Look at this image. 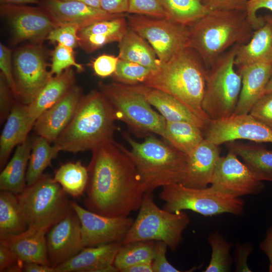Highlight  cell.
<instances>
[{
    "instance_id": "36",
    "label": "cell",
    "mask_w": 272,
    "mask_h": 272,
    "mask_svg": "<svg viewBox=\"0 0 272 272\" xmlns=\"http://www.w3.org/2000/svg\"><path fill=\"white\" fill-rule=\"evenodd\" d=\"M166 18L190 27L210 11L200 0H162Z\"/></svg>"
},
{
    "instance_id": "23",
    "label": "cell",
    "mask_w": 272,
    "mask_h": 272,
    "mask_svg": "<svg viewBox=\"0 0 272 272\" xmlns=\"http://www.w3.org/2000/svg\"><path fill=\"white\" fill-rule=\"evenodd\" d=\"M128 86L142 94L166 121L190 122L202 130L206 127L207 123L205 121L194 114L182 102L169 94L142 84Z\"/></svg>"
},
{
    "instance_id": "56",
    "label": "cell",
    "mask_w": 272,
    "mask_h": 272,
    "mask_svg": "<svg viewBox=\"0 0 272 272\" xmlns=\"http://www.w3.org/2000/svg\"><path fill=\"white\" fill-rule=\"evenodd\" d=\"M40 0H0L1 4L5 5H40Z\"/></svg>"
},
{
    "instance_id": "26",
    "label": "cell",
    "mask_w": 272,
    "mask_h": 272,
    "mask_svg": "<svg viewBox=\"0 0 272 272\" xmlns=\"http://www.w3.org/2000/svg\"><path fill=\"white\" fill-rule=\"evenodd\" d=\"M28 114L27 105L17 102L6 119L0 137V168L2 170L13 150L24 142L33 128Z\"/></svg>"
},
{
    "instance_id": "54",
    "label": "cell",
    "mask_w": 272,
    "mask_h": 272,
    "mask_svg": "<svg viewBox=\"0 0 272 272\" xmlns=\"http://www.w3.org/2000/svg\"><path fill=\"white\" fill-rule=\"evenodd\" d=\"M22 271L24 272H55V268L50 265L36 262H25Z\"/></svg>"
},
{
    "instance_id": "40",
    "label": "cell",
    "mask_w": 272,
    "mask_h": 272,
    "mask_svg": "<svg viewBox=\"0 0 272 272\" xmlns=\"http://www.w3.org/2000/svg\"><path fill=\"white\" fill-rule=\"evenodd\" d=\"M72 66L75 67L78 72H82L84 70L83 66L76 61L74 49L57 44L52 54L50 70L51 75H60Z\"/></svg>"
},
{
    "instance_id": "18",
    "label": "cell",
    "mask_w": 272,
    "mask_h": 272,
    "mask_svg": "<svg viewBox=\"0 0 272 272\" xmlns=\"http://www.w3.org/2000/svg\"><path fill=\"white\" fill-rule=\"evenodd\" d=\"M83 95L81 88L74 86L36 119L33 128L37 134L54 143L73 118Z\"/></svg>"
},
{
    "instance_id": "37",
    "label": "cell",
    "mask_w": 272,
    "mask_h": 272,
    "mask_svg": "<svg viewBox=\"0 0 272 272\" xmlns=\"http://www.w3.org/2000/svg\"><path fill=\"white\" fill-rule=\"evenodd\" d=\"M155 241H138L122 244L115 258L113 265L119 271L135 264L152 261L154 256Z\"/></svg>"
},
{
    "instance_id": "10",
    "label": "cell",
    "mask_w": 272,
    "mask_h": 272,
    "mask_svg": "<svg viewBox=\"0 0 272 272\" xmlns=\"http://www.w3.org/2000/svg\"><path fill=\"white\" fill-rule=\"evenodd\" d=\"M160 197L165 203L163 209L171 212L190 210L205 216L229 213L241 215L244 209L240 197L220 191L212 186L194 188L181 183L162 187Z\"/></svg>"
},
{
    "instance_id": "11",
    "label": "cell",
    "mask_w": 272,
    "mask_h": 272,
    "mask_svg": "<svg viewBox=\"0 0 272 272\" xmlns=\"http://www.w3.org/2000/svg\"><path fill=\"white\" fill-rule=\"evenodd\" d=\"M128 27L146 40L154 49L160 64L189 47V27L167 18L126 15Z\"/></svg>"
},
{
    "instance_id": "29",
    "label": "cell",
    "mask_w": 272,
    "mask_h": 272,
    "mask_svg": "<svg viewBox=\"0 0 272 272\" xmlns=\"http://www.w3.org/2000/svg\"><path fill=\"white\" fill-rule=\"evenodd\" d=\"M227 147L242 159L259 180L272 182V150L257 144L232 141Z\"/></svg>"
},
{
    "instance_id": "35",
    "label": "cell",
    "mask_w": 272,
    "mask_h": 272,
    "mask_svg": "<svg viewBox=\"0 0 272 272\" xmlns=\"http://www.w3.org/2000/svg\"><path fill=\"white\" fill-rule=\"evenodd\" d=\"M53 178L67 194L78 198L85 192L88 170L80 161L67 162L58 168Z\"/></svg>"
},
{
    "instance_id": "8",
    "label": "cell",
    "mask_w": 272,
    "mask_h": 272,
    "mask_svg": "<svg viewBox=\"0 0 272 272\" xmlns=\"http://www.w3.org/2000/svg\"><path fill=\"white\" fill-rule=\"evenodd\" d=\"M190 223L183 211L171 212L160 209L151 193L143 196L138 216L122 241V244L145 241L165 242L175 251L182 239V234Z\"/></svg>"
},
{
    "instance_id": "57",
    "label": "cell",
    "mask_w": 272,
    "mask_h": 272,
    "mask_svg": "<svg viewBox=\"0 0 272 272\" xmlns=\"http://www.w3.org/2000/svg\"><path fill=\"white\" fill-rule=\"evenodd\" d=\"M61 1H76L80 3H82L88 6L97 8H100V0H61Z\"/></svg>"
},
{
    "instance_id": "3",
    "label": "cell",
    "mask_w": 272,
    "mask_h": 272,
    "mask_svg": "<svg viewBox=\"0 0 272 272\" xmlns=\"http://www.w3.org/2000/svg\"><path fill=\"white\" fill-rule=\"evenodd\" d=\"M117 120L114 109L99 90L83 95L70 123L53 145L59 151L73 153L93 150L114 141Z\"/></svg>"
},
{
    "instance_id": "45",
    "label": "cell",
    "mask_w": 272,
    "mask_h": 272,
    "mask_svg": "<svg viewBox=\"0 0 272 272\" xmlns=\"http://www.w3.org/2000/svg\"><path fill=\"white\" fill-rule=\"evenodd\" d=\"M119 59L118 56L102 54L92 61L91 66L96 76L106 78L113 75Z\"/></svg>"
},
{
    "instance_id": "43",
    "label": "cell",
    "mask_w": 272,
    "mask_h": 272,
    "mask_svg": "<svg viewBox=\"0 0 272 272\" xmlns=\"http://www.w3.org/2000/svg\"><path fill=\"white\" fill-rule=\"evenodd\" d=\"M249 113L272 129V92L261 96L253 105Z\"/></svg>"
},
{
    "instance_id": "21",
    "label": "cell",
    "mask_w": 272,
    "mask_h": 272,
    "mask_svg": "<svg viewBox=\"0 0 272 272\" xmlns=\"http://www.w3.org/2000/svg\"><path fill=\"white\" fill-rule=\"evenodd\" d=\"M237 71L241 76L242 86L233 115L248 114L254 103L264 94L272 76V56Z\"/></svg>"
},
{
    "instance_id": "47",
    "label": "cell",
    "mask_w": 272,
    "mask_h": 272,
    "mask_svg": "<svg viewBox=\"0 0 272 272\" xmlns=\"http://www.w3.org/2000/svg\"><path fill=\"white\" fill-rule=\"evenodd\" d=\"M167 245L163 241H155L154 256L152 261L153 272H180L168 261L166 258Z\"/></svg>"
},
{
    "instance_id": "27",
    "label": "cell",
    "mask_w": 272,
    "mask_h": 272,
    "mask_svg": "<svg viewBox=\"0 0 272 272\" xmlns=\"http://www.w3.org/2000/svg\"><path fill=\"white\" fill-rule=\"evenodd\" d=\"M75 73L72 67L65 70L60 75L53 76L27 105L30 121L34 124L43 112L58 101L75 85Z\"/></svg>"
},
{
    "instance_id": "17",
    "label": "cell",
    "mask_w": 272,
    "mask_h": 272,
    "mask_svg": "<svg viewBox=\"0 0 272 272\" xmlns=\"http://www.w3.org/2000/svg\"><path fill=\"white\" fill-rule=\"evenodd\" d=\"M46 234L48 258L50 265L54 268L84 248L81 223L72 207L66 216L54 225Z\"/></svg>"
},
{
    "instance_id": "6",
    "label": "cell",
    "mask_w": 272,
    "mask_h": 272,
    "mask_svg": "<svg viewBox=\"0 0 272 272\" xmlns=\"http://www.w3.org/2000/svg\"><path fill=\"white\" fill-rule=\"evenodd\" d=\"M66 193L54 178L43 174L17 194L27 229L47 233L71 209Z\"/></svg>"
},
{
    "instance_id": "59",
    "label": "cell",
    "mask_w": 272,
    "mask_h": 272,
    "mask_svg": "<svg viewBox=\"0 0 272 272\" xmlns=\"http://www.w3.org/2000/svg\"><path fill=\"white\" fill-rule=\"evenodd\" d=\"M265 21L270 23L272 24V16L270 15H266L263 17Z\"/></svg>"
},
{
    "instance_id": "1",
    "label": "cell",
    "mask_w": 272,
    "mask_h": 272,
    "mask_svg": "<svg viewBox=\"0 0 272 272\" xmlns=\"http://www.w3.org/2000/svg\"><path fill=\"white\" fill-rule=\"evenodd\" d=\"M92 152L86 209L110 217L128 216L139 210L146 190L131 159L114 141Z\"/></svg>"
},
{
    "instance_id": "20",
    "label": "cell",
    "mask_w": 272,
    "mask_h": 272,
    "mask_svg": "<svg viewBox=\"0 0 272 272\" xmlns=\"http://www.w3.org/2000/svg\"><path fill=\"white\" fill-rule=\"evenodd\" d=\"M122 242L84 247L77 254L55 268V272L119 271L113 265Z\"/></svg>"
},
{
    "instance_id": "42",
    "label": "cell",
    "mask_w": 272,
    "mask_h": 272,
    "mask_svg": "<svg viewBox=\"0 0 272 272\" xmlns=\"http://www.w3.org/2000/svg\"><path fill=\"white\" fill-rule=\"evenodd\" d=\"M79 29L76 25L58 26L50 32L46 40L74 49L79 46Z\"/></svg>"
},
{
    "instance_id": "13",
    "label": "cell",
    "mask_w": 272,
    "mask_h": 272,
    "mask_svg": "<svg viewBox=\"0 0 272 272\" xmlns=\"http://www.w3.org/2000/svg\"><path fill=\"white\" fill-rule=\"evenodd\" d=\"M0 14L11 26L14 44L29 41L39 44L57 26L40 6L1 4Z\"/></svg>"
},
{
    "instance_id": "31",
    "label": "cell",
    "mask_w": 272,
    "mask_h": 272,
    "mask_svg": "<svg viewBox=\"0 0 272 272\" xmlns=\"http://www.w3.org/2000/svg\"><path fill=\"white\" fill-rule=\"evenodd\" d=\"M118 43L119 59L140 64L153 71L160 66V61L151 45L129 27Z\"/></svg>"
},
{
    "instance_id": "5",
    "label": "cell",
    "mask_w": 272,
    "mask_h": 272,
    "mask_svg": "<svg viewBox=\"0 0 272 272\" xmlns=\"http://www.w3.org/2000/svg\"><path fill=\"white\" fill-rule=\"evenodd\" d=\"M123 135L130 149L117 145L133 162L147 193L159 187L182 183L186 172L187 155L152 134L141 143L126 133Z\"/></svg>"
},
{
    "instance_id": "9",
    "label": "cell",
    "mask_w": 272,
    "mask_h": 272,
    "mask_svg": "<svg viewBox=\"0 0 272 272\" xmlns=\"http://www.w3.org/2000/svg\"><path fill=\"white\" fill-rule=\"evenodd\" d=\"M98 87L114 109L117 120L140 136L155 134L163 137L166 120L142 94L119 83L100 82Z\"/></svg>"
},
{
    "instance_id": "2",
    "label": "cell",
    "mask_w": 272,
    "mask_h": 272,
    "mask_svg": "<svg viewBox=\"0 0 272 272\" xmlns=\"http://www.w3.org/2000/svg\"><path fill=\"white\" fill-rule=\"evenodd\" d=\"M207 69L199 54L186 47L161 64L142 84L174 97L207 123L202 108Z\"/></svg>"
},
{
    "instance_id": "19",
    "label": "cell",
    "mask_w": 272,
    "mask_h": 272,
    "mask_svg": "<svg viewBox=\"0 0 272 272\" xmlns=\"http://www.w3.org/2000/svg\"><path fill=\"white\" fill-rule=\"evenodd\" d=\"M40 5L57 26L76 25L80 29L96 22L125 14H109L101 8L72 1L40 0Z\"/></svg>"
},
{
    "instance_id": "32",
    "label": "cell",
    "mask_w": 272,
    "mask_h": 272,
    "mask_svg": "<svg viewBox=\"0 0 272 272\" xmlns=\"http://www.w3.org/2000/svg\"><path fill=\"white\" fill-rule=\"evenodd\" d=\"M162 137L186 155L205 140L203 131L201 128L186 121H166Z\"/></svg>"
},
{
    "instance_id": "48",
    "label": "cell",
    "mask_w": 272,
    "mask_h": 272,
    "mask_svg": "<svg viewBox=\"0 0 272 272\" xmlns=\"http://www.w3.org/2000/svg\"><path fill=\"white\" fill-rule=\"evenodd\" d=\"M24 262L9 247L0 244V271H22Z\"/></svg>"
},
{
    "instance_id": "24",
    "label": "cell",
    "mask_w": 272,
    "mask_h": 272,
    "mask_svg": "<svg viewBox=\"0 0 272 272\" xmlns=\"http://www.w3.org/2000/svg\"><path fill=\"white\" fill-rule=\"evenodd\" d=\"M125 16L126 14L97 21L80 29L79 46L92 53L108 43L119 42L128 28Z\"/></svg>"
},
{
    "instance_id": "50",
    "label": "cell",
    "mask_w": 272,
    "mask_h": 272,
    "mask_svg": "<svg viewBox=\"0 0 272 272\" xmlns=\"http://www.w3.org/2000/svg\"><path fill=\"white\" fill-rule=\"evenodd\" d=\"M253 246L248 242L236 243L233 254V262L235 265L234 271L251 272L247 264L248 256L253 251Z\"/></svg>"
},
{
    "instance_id": "22",
    "label": "cell",
    "mask_w": 272,
    "mask_h": 272,
    "mask_svg": "<svg viewBox=\"0 0 272 272\" xmlns=\"http://www.w3.org/2000/svg\"><path fill=\"white\" fill-rule=\"evenodd\" d=\"M219 146L205 139L187 155V169L182 184L194 188L210 185L221 157Z\"/></svg>"
},
{
    "instance_id": "25",
    "label": "cell",
    "mask_w": 272,
    "mask_h": 272,
    "mask_svg": "<svg viewBox=\"0 0 272 272\" xmlns=\"http://www.w3.org/2000/svg\"><path fill=\"white\" fill-rule=\"evenodd\" d=\"M46 234L27 229L18 234L0 236V244L10 248L24 262L51 266L46 247Z\"/></svg>"
},
{
    "instance_id": "46",
    "label": "cell",
    "mask_w": 272,
    "mask_h": 272,
    "mask_svg": "<svg viewBox=\"0 0 272 272\" xmlns=\"http://www.w3.org/2000/svg\"><path fill=\"white\" fill-rule=\"evenodd\" d=\"M18 102L16 100L5 78L1 74L0 78V120L1 123L8 118Z\"/></svg>"
},
{
    "instance_id": "52",
    "label": "cell",
    "mask_w": 272,
    "mask_h": 272,
    "mask_svg": "<svg viewBox=\"0 0 272 272\" xmlns=\"http://www.w3.org/2000/svg\"><path fill=\"white\" fill-rule=\"evenodd\" d=\"M128 0H100V8L112 14H127Z\"/></svg>"
},
{
    "instance_id": "34",
    "label": "cell",
    "mask_w": 272,
    "mask_h": 272,
    "mask_svg": "<svg viewBox=\"0 0 272 272\" xmlns=\"http://www.w3.org/2000/svg\"><path fill=\"white\" fill-rule=\"evenodd\" d=\"M50 143L39 135L32 139L31 152L26 177L27 185L35 183L41 178L45 169L60 152Z\"/></svg>"
},
{
    "instance_id": "49",
    "label": "cell",
    "mask_w": 272,
    "mask_h": 272,
    "mask_svg": "<svg viewBox=\"0 0 272 272\" xmlns=\"http://www.w3.org/2000/svg\"><path fill=\"white\" fill-rule=\"evenodd\" d=\"M260 9L272 11V0H247V17L254 30L263 25L265 22L263 17L256 15L257 11Z\"/></svg>"
},
{
    "instance_id": "38",
    "label": "cell",
    "mask_w": 272,
    "mask_h": 272,
    "mask_svg": "<svg viewBox=\"0 0 272 272\" xmlns=\"http://www.w3.org/2000/svg\"><path fill=\"white\" fill-rule=\"evenodd\" d=\"M211 247L212 254L209 264L204 272L231 271L233 257L230 250L233 244L228 241L218 231L210 233L208 238Z\"/></svg>"
},
{
    "instance_id": "39",
    "label": "cell",
    "mask_w": 272,
    "mask_h": 272,
    "mask_svg": "<svg viewBox=\"0 0 272 272\" xmlns=\"http://www.w3.org/2000/svg\"><path fill=\"white\" fill-rule=\"evenodd\" d=\"M152 71L140 64L119 59L112 76L117 83L131 86L144 83Z\"/></svg>"
},
{
    "instance_id": "60",
    "label": "cell",
    "mask_w": 272,
    "mask_h": 272,
    "mask_svg": "<svg viewBox=\"0 0 272 272\" xmlns=\"http://www.w3.org/2000/svg\"><path fill=\"white\" fill-rule=\"evenodd\" d=\"M268 270H269V271L272 272V264H269Z\"/></svg>"
},
{
    "instance_id": "7",
    "label": "cell",
    "mask_w": 272,
    "mask_h": 272,
    "mask_svg": "<svg viewBox=\"0 0 272 272\" xmlns=\"http://www.w3.org/2000/svg\"><path fill=\"white\" fill-rule=\"evenodd\" d=\"M240 44L233 45L207 69L202 108L210 120L230 116L236 109L242 86L234 63Z\"/></svg>"
},
{
    "instance_id": "14",
    "label": "cell",
    "mask_w": 272,
    "mask_h": 272,
    "mask_svg": "<svg viewBox=\"0 0 272 272\" xmlns=\"http://www.w3.org/2000/svg\"><path fill=\"white\" fill-rule=\"evenodd\" d=\"M203 131L205 139L217 146L239 140L272 143V129L249 113L210 120Z\"/></svg>"
},
{
    "instance_id": "33",
    "label": "cell",
    "mask_w": 272,
    "mask_h": 272,
    "mask_svg": "<svg viewBox=\"0 0 272 272\" xmlns=\"http://www.w3.org/2000/svg\"><path fill=\"white\" fill-rule=\"evenodd\" d=\"M27 229L17 194L1 190L0 236L18 234Z\"/></svg>"
},
{
    "instance_id": "44",
    "label": "cell",
    "mask_w": 272,
    "mask_h": 272,
    "mask_svg": "<svg viewBox=\"0 0 272 272\" xmlns=\"http://www.w3.org/2000/svg\"><path fill=\"white\" fill-rule=\"evenodd\" d=\"M11 50L3 43H0V69L1 74L7 82L16 100L18 101V93L15 82L13 67V57Z\"/></svg>"
},
{
    "instance_id": "41",
    "label": "cell",
    "mask_w": 272,
    "mask_h": 272,
    "mask_svg": "<svg viewBox=\"0 0 272 272\" xmlns=\"http://www.w3.org/2000/svg\"><path fill=\"white\" fill-rule=\"evenodd\" d=\"M127 14L141 15L155 18H166L162 0H128Z\"/></svg>"
},
{
    "instance_id": "58",
    "label": "cell",
    "mask_w": 272,
    "mask_h": 272,
    "mask_svg": "<svg viewBox=\"0 0 272 272\" xmlns=\"http://www.w3.org/2000/svg\"><path fill=\"white\" fill-rule=\"evenodd\" d=\"M272 92V76L270 77L265 89V93Z\"/></svg>"
},
{
    "instance_id": "16",
    "label": "cell",
    "mask_w": 272,
    "mask_h": 272,
    "mask_svg": "<svg viewBox=\"0 0 272 272\" xmlns=\"http://www.w3.org/2000/svg\"><path fill=\"white\" fill-rule=\"evenodd\" d=\"M210 185L220 191L237 197L259 194L265 187L239 160L237 155L230 150L226 156L220 157Z\"/></svg>"
},
{
    "instance_id": "30",
    "label": "cell",
    "mask_w": 272,
    "mask_h": 272,
    "mask_svg": "<svg viewBox=\"0 0 272 272\" xmlns=\"http://www.w3.org/2000/svg\"><path fill=\"white\" fill-rule=\"evenodd\" d=\"M265 21L248 42L239 45L234 62L237 70L272 56V24Z\"/></svg>"
},
{
    "instance_id": "28",
    "label": "cell",
    "mask_w": 272,
    "mask_h": 272,
    "mask_svg": "<svg viewBox=\"0 0 272 272\" xmlns=\"http://www.w3.org/2000/svg\"><path fill=\"white\" fill-rule=\"evenodd\" d=\"M32 149V139L29 137L17 146L15 152L0 174V189L21 193L26 184L27 166Z\"/></svg>"
},
{
    "instance_id": "12",
    "label": "cell",
    "mask_w": 272,
    "mask_h": 272,
    "mask_svg": "<svg viewBox=\"0 0 272 272\" xmlns=\"http://www.w3.org/2000/svg\"><path fill=\"white\" fill-rule=\"evenodd\" d=\"M13 74L18 102L30 104L53 77L47 70L44 52L38 44H29L17 50L13 56Z\"/></svg>"
},
{
    "instance_id": "55",
    "label": "cell",
    "mask_w": 272,
    "mask_h": 272,
    "mask_svg": "<svg viewBox=\"0 0 272 272\" xmlns=\"http://www.w3.org/2000/svg\"><path fill=\"white\" fill-rule=\"evenodd\" d=\"M121 272H153L152 262L138 263L123 269Z\"/></svg>"
},
{
    "instance_id": "53",
    "label": "cell",
    "mask_w": 272,
    "mask_h": 272,
    "mask_svg": "<svg viewBox=\"0 0 272 272\" xmlns=\"http://www.w3.org/2000/svg\"><path fill=\"white\" fill-rule=\"evenodd\" d=\"M259 248L267 256L272 264V226L267 229L264 239L260 243Z\"/></svg>"
},
{
    "instance_id": "4",
    "label": "cell",
    "mask_w": 272,
    "mask_h": 272,
    "mask_svg": "<svg viewBox=\"0 0 272 272\" xmlns=\"http://www.w3.org/2000/svg\"><path fill=\"white\" fill-rule=\"evenodd\" d=\"M188 47L200 55L207 69L237 43L245 44L254 30L245 10L210 11L189 27Z\"/></svg>"
},
{
    "instance_id": "15",
    "label": "cell",
    "mask_w": 272,
    "mask_h": 272,
    "mask_svg": "<svg viewBox=\"0 0 272 272\" xmlns=\"http://www.w3.org/2000/svg\"><path fill=\"white\" fill-rule=\"evenodd\" d=\"M70 204L81 225L84 247L122 242L133 220L128 216L110 217L84 208L75 201Z\"/></svg>"
},
{
    "instance_id": "51",
    "label": "cell",
    "mask_w": 272,
    "mask_h": 272,
    "mask_svg": "<svg viewBox=\"0 0 272 272\" xmlns=\"http://www.w3.org/2000/svg\"><path fill=\"white\" fill-rule=\"evenodd\" d=\"M210 11L240 10H245L247 0H200Z\"/></svg>"
}]
</instances>
